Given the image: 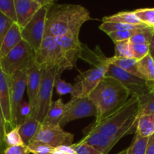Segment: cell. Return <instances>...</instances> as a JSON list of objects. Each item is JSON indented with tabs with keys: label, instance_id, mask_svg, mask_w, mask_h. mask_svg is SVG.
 Here are the masks:
<instances>
[{
	"label": "cell",
	"instance_id": "6da1fadb",
	"mask_svg": "<svg viewBox=\"0 0 154 154\" xmlns=\"http://www.w3.org/2000/svg\"><path fill=\"white\" fill-rule=\"evenodd\" d=\"M90 20V11L84 6L53 4L46 16L45 35L57 38L69 32L79 33L83 24Z\"/></svg>",
	"mask_w": 154,
	"mask_h": 154
},
{
	"label": "cell",
	"instance_id": "7a4b0ae2",
	"mask_svg": "<svg viewBox=\"0 0 154 154\" xmlns=\"http://www.w3.org/2000/svg\"><path fill=\"white\" fill-rule=\"evenodd\" d=\"M129 96V91L120 81L113 78L104 77L88 96L97 109L96 121L122 106Z\"/></svg>",
	"mask_w": 154,
	"mask_h": 154
},
{
	"label": "cell",
	"instance_id": "3957f363",
	"mask_svg": "<svg viewBox=\"0 0 154 154\" xmlns=\"http://www.w3.org/2000/svg\"><path fill=\"white\" fill-rule=\"evenodd\" d=\"M139 114V99L137 96H131L122 106L104 118L93 121L84 129L83 132L84 135L90 132H97L106 136H112Z\"/></svg>",
	"mask_w": 154,
	"mask_h": 154
},
{
	"label": "cell",
	"instance_id": "277c9868",
	"mask_svg": "<svg viewBox=\"0 0 154 154\" xmlns=\"http://www.w3.org/2000/svg\"><path fill=\"white\" fill-rule=\"evenodd\" d=\"M35 63L42 70L57 68L60 73L72 69L63 55L56 37L45 35L38 49L35 52Z\"/></svg>",
	"mask_w": 154,
	"mask_h": 154
},
{
	"label": "cell",
	"instance_id": "5b68a950",
	"mask_svg": "<svg viewBox=\"0 0 154 154\" xmlns=\"http://www.w3.org/2000/svg\"><path fill=\"white\" fill-rule=\"evenodd\" d=\"M34 64L35 51L23 40L0 59L2 69L10 78L27 72Z\"/></svg>",
	"mask_w": 154,
	"mask_h": 154
},
{
	"label": "cell",
	"instance_id": "8992f818",
	"mask_svg": "<svg viewBox=\"0 0 154 154\" xmlns=\"http://www.w3.org/2000/svg\"><path fill=\"white\" fill-rule=\"evenodd\" d=\"M141 114V113H140ZM134 117L128 124H126L122 129H120L117 134L112 136H106L97 132H90L84 135V137L79 141L81 143L87 144L92 146L96 150L100 151L103 154H108L111 149L114 147L116 144L126 135L135 133L137 128L138 117Z\"/></svg>",
	"mask_w": 154,
	"mask_h": 154
},
{
	"label": "cell",
	"instance_id": "52a82bcc",
	"mask_svg": "<svg viewBox=\"0 0 154 154\" xmlns=\"http://www.w3.org/2000/svg\"><path fill=\"white\" fill-rule=\"evenodd\" d=\"M58 72H60V71L56 67L48 70H42L40 89H39L35 108L32 115V117L41 123L43 122L53 102L52 97L54 89V83H55L56 76Z\"/></svg>",
	"mask_w": 154,
	"mask_h": 154
},
{
	"label": "cell",
	"instance_id": "ba28073f",
	"mask_svg": "<svg viewBox=\"0 0 154 154\" xmlns=\"http://www.w3.org/2000/svg\"><path fill=\"white\" fill-rule=\"evenodd\" d=\"M50 6H42L28 23L21 29L22 40L28 44L35 52L38 49L45 35L46 16Z\"/></svg>",
	"mask_w": 154,
	"mask_h": 154
},
{
	"label": "cell",
	"instance_id": "9c48e42d",
	"mask_svg": "<svg viewBox=\"0 0 154 154\" xmlns=\"http://www.w3.org/2000/svg\"><path fill=\"white\" fill-rule=\"evenodd\" d=\"M105 77L113 78L120 81L127 88L130 96L140 97L151 91L148 82L145 80L132 75L112 64H108L107 66Z\"/></svg>",
	"mask_w": 154,
	"mask_h": 154
},
{
	"label": "cell",
	"instance_id": "30bf717a",
	"mask_svg": "<svg viewBox=\"0 0 154 154\" xmlns=\"http://www.w3.org/2000/svg\"><path fill=\"white\" fill-rule=\"evenodd\" d=\"M106 67H93L86 72H81L73 85L72 98L88 97L92 91L96 88L102 78L105 77Z\"/></svg>",
	"mask_w": 154,
	"mask_h": 154
},
{
	"label": "cell",
	"instance_id": "8fae6325",
	"mask_svg": "<svg viewBox=\"0 0 154 154\" xmlns=\"http://www.w3.org/2000/svg\"><path fill=\"white\" fill-rule=\"evenodd\" d=\"M65 107L64 117L60 123L62 128L75 120L97 115L96 107L89 97L72 98L69 102L65 104Z\"/></svg>",
	"mask_w": 154,
	"mask_h": 154
},
{
	"label": "cell",
	"instance_id": "7c38bea8",
	"mask_svg": "<svg viewBox=\"0 0 154 154\" xmlns=\"http://www.w3.org/2000/svg\"><path fill=\"white\" fill-rule=\"evenodd\" d=\"M32 141H41L56 148L62 145H72L74 135L63 130L60 125L53 126L41 123Z\"/></svg>",
	"mask_w": 154,
	"mask_h": 154
},
{
	"label": "cell",
	"instance_id": "4fadbf2b",
	"mask_svg": "<svg viewBox=\"0 0 154 154\" xmlns=\"http://www.w3.org/2000/svg\"><path fill=\"white\" fill-rule=\"evenodd\" d=\"M27 72H22L11 80L10 93V111H11V129L15 127V118L18 108L23 102L24 93L26 90ZM10 129V130H11Z\"/></svg>",
	"mask_w": 154,
	"mask_h": 154
},
{
	"label": "cell",
	"instance_id": "5bb4252c",
	"mask_svg": "<svg viewBox=\"0 0 154 154\" xmlns=\"http://www.w3.org/2000/svg\"><path fill=\"white\" fill-rule=\"evenodd\" d=\"M63 55L73 69L80 58L82 43L80 42L79 33L69 32L57 37Z\"/></svg>",
	"mask_w": 154,
	"mask_h": 154
},
{
	"label": "cell",
	"instance_id": "9a60e30c",
	"mask_svg": "<svg viewBox=\"0 0 154 154\" xmlns=\"http://www.w3.org/2000/svg\"><path fill=\"white\" fill-rule=\"evenodd\" d=\"M16 23L20 29L23 28L35 14L42 7L38 2L33 0H14Z\"/></svg>",
	"mask_w": 154,
	"mask_h": 154
},
{
	"label": "cell",
	"instance_id": "2e32d148",
	"mask_svg": "<svg viewBox=\"0 0 154 154\" xmlns=\"http://www.w3.org/2000/svg\"><path fill=\"white\" fill-rule=\"evenodd\" d=\"M42 75V70L35 65V63L27 71L26 90L29 99L28 102L32 108V117L35 108L37 96L41 86Z\"/></svg>",
	"mask_w": 154,
	"mask_h": 154
},
{
	"label": "cell",
	"instance_id": "e0dca14e",
	"mask_svg": "<svg viewBox=\"0 0 154 154\" xmlns=\"http://www.w3.org/2000/svg\"><path fill=\"white\" fill-rule=\"evenodd\" d=\"M11 80L5 73L0 66V102L5 120L7 132L11 129L10 93Z\"/></svg>",
	"mask_w": 154,
	"mask_h": 154
},
{
	"label": "cell",
	"instance_id": "ac0fdd59",
	"mask_svg": "<svg viewBox=\"0 0 154 154\" xmlns=\"http://www.w3.org/2000/svg\"><path fill=\"white\" fill-rule=\"evenodd\" d=\"M21 29L17 23H14L6 32L0 45V59L10 52L22 41Z\"/></svg>",
	"mask_w": 154,
	"mask_h": 154
},
{
	"label": "cell",
	"instance_id": "d6986e66",
	"mask_svg": "<svg viewBox=\"0 0 154 154\" xmlns=\"http://www.w3.org/2000/svg\"><path fill=\"white\" fill-rule=\"evenodd\" d=\"M80 59H82V60L90 63V65L93 66V67L103 66V67L107 68V66H108L106 63L107 57L104 55L99 47H97L95 51H92L89 49L87 45L82 43Z\"/></svg>",
	"mask_w": 154,
	"mask_h": 154
},
{
	"label": "cell",
	"instance_id": "ffe728a7",
	"mask_svg": "<svg viewBox=\"0 0 154 154\" xmlns=\"http://www.w3.org/2000/svg\"><path fill=\"white\" fill-rule=\"evenodd\" d=\"M66 111L65 104L63 103V99H59L55 102H52L48 114L45 116L42 124L45 125H60V122L63 120Z\"/></svg>",
	"mask_w": 154,
	"mask_h": 154
},
{
	"label": "cell",
	"instance_id": "44dd1931",
	"mask_svg": "<svg viewBox=\"0 0 154 154\" xmlns=\"http://www.w3.org/2000/svg\"><path fill=\"white\" fill-rule=\"evenodd\" d=\"M41 123L33 117H30L25 122L18 126L19 133L20 135L23 142L25 145H28L32 141L33 138L37 133Z\"/></svg>",
	"mask_w": 154,
	"mask_h": 154
},
{
	"label": "cell",
	"instance_id": "7402d4cb",
	"mask_svg": "<svg viewBox=\"0 0 154 154\" xmlns=\"http://www.w3.org/2000/svg\"><path fill=\"white\" fill-rule=\"evenodd\" d=\"M137 60L133 58H126V57H107L106 63L107 64H112L116 66L117 67L135 75L138 78H141L138 69H137ZM142 79V78H141Z\"/></svg>",
	"mask_w": 154,
	"mask_h": 154
},
{
	"label": "cell",
	"instance_id": "603a6c76",
	"mask_svg": "<svg viewBox=\"0 0 154 154\" xmlns=\"http://www.w3.org/2000/svg\"><path fill=\"white\" fill-rule=\"evenodd\" d=\"M135 133L145 138H149L153 135L154 134V115L140 114Z\"/></svg>",
	"mask_w": 154,
	"mask_h": 154
},
{
	"label": "cell",
	"instance_id": "cb8c5ba5",
	"mask_svg": "<svg viewBox=\"0 0 154 154\" xmlns=\"http://www.w3.org/2000/svg\"><path fill=\"white\" fill-rule=\"evenodd\" d=\"M137 69L142 79L154 82V60L150 54L137 62Z\"/></svg>",
	"mask_w": 154,
	"mask_h": 154
},
{
	"label": "cell",
	"instance_id": "d4e9b609",
	"mask_svg": "<svg viewBox=\"0 0 154 154\" xmlns=\"http://www.w3.org/2000/svg\"><path fill=\"white\" fill-rule=\"evenodd\" d=\"M148 26L144 23L141 24H128L121 23H111V22H102L99 26V29L107 35L111 32L117 31H123V30H134L139 29L146 28Z\"/></svg>",
	"mask_w": 154,
	"mask_h": 154
},
{
	"label": "cell",
	"instance_id": "484cf974",
	"mask_svg": "<svg viewBox=\"0 0 154 154\" xmlns=\"http://www.w3.org/2000/svg\"><path fill=\"white\" fill-rule=\"evenodd\" d=\"M103 22L121 23L128 24H141L142 23L138 20L134 11H121L115 14L106 16L102 19Z\"/></svg>",
	"mask_w": 154,
	"mask_h": 154
},
{
	"label": "cell",
	"instance_id": "4316f807",
	"mask_svg": "<svg viewBox=\"0 0 154 154\" xmlns=\"http://www.w3.org/2000/svg\"><path fill=\"white\" fill-rule=\"evenodd\" d=\"M138 98L140 103V113L154 115V92L151 90Z\"/></svg>",
	"mask_w": 154,
	"mask_h": 154
},
{
	"label": "cell",
	"instance_id": "83f0119b",
	"mask_svg": "<svg viewBox=\"0 0 154 154\" xmlns=\"http://www.w3.org/2000/svg\"><path fill=\"white\" fill-rule=\"evenodd\" d=\"M131 145L128 147L127 154H145L148 138L141 137L137 133H135Z\"/></svg>",
	"mask_w": 154,
	"mask_h": 154
},
{
	"label": "cell",
	"instance_id": "f1b7e54d",
	"mask_svg": "<svg viewBox=\"0 0 154 154\" xmlns=\"http://www.w3.org/2000/svg\"><path fill=\"white\" fill-rule=\"evenodd\" d=\"M154 31L153 27L147 26L143 29L140 32L134 35L130 39L129 42L131 44L134 45H148L151 40L153 32Z\"/></svg>",
	"mask_w": 154,
	"mask_h": 154
},
{
	"label": "cell",
	"instance_id": "f546056e",
	"mask_svg": "<svg viewBox=\"0 0 154 154\" xmlns=\"http://www.w3.org/2000/svg\"><path fill=\"white\" fill-rule=\"evenodd\" d=\"M140 21L150 27H154V8H139L134 11Z\"/></svg>",
	"mask_w": 154,
	"mask_h": 154
},
{
	"label": "cell",
	"instance_id": "4dcf8cb0",
	"mask_svg": "<svg viewBox=\"0 0 154 154\" xmlns=\"http://www.w3.org/2000/svg\"><path fill=\"white\" fill-rule=\"evenodd\" d=\"M30 117H32L31 106L29 102L23 100L17 113L16 118H15V126H19Z\"/></svg>",
	"mask_w": 154,
	"mask_h": 154
},
{
	"label": "cell",
	"instance_id": "1f68e13d",
	"mask_svg": "<svg viewBox=\"0 0 154 154\" xmlns=\"http://www.w3.org/2000/svg\"><path fill=\"white\" fill-rule=\"evenodd\" d=\"M23 144H24L19 133L18 126H15L14 128L6 132L5 135V148L7 147H9V146H17L23 145Z\"/></svg>",
	"mask_w": 154,
	"mask_h": 154
},
{
	"label": "cell",
	"instance_id": "d6a6232c",
	"mask_svg": "<svg viewBox=\"0 0 154 154\" xmlns=\"http://www.w3.org/2000/svg\"><path fill=\"white\" fill-rule=\"evenodd\" d=\"M27 147L29 153L32 154H51L54 150L48 144L38 141H32Z\"/></svg>",
	"mask_w": 154,
	"mask_h": 154
},
{
	"label": "cell",
	"instance_id": "836d02e7",
	"mask_svg": "<svg viewBox=\"0 0 154 154\" xmlns=\"http://www.w3.org/2000/svg\"><path fill=\"white\" fill-rule=\"evenodd\" d=\"M54 88L57 90V94L60 96H64L66 94H72L73 91V85L61 78V73L58 72L56 76Z\"/></svg>",
	"mask_w": 154,
	"mask_h": 154
},
{
	"label": "cell",
	"instance_id": "e575fe53",
	"mask_svg": "<svg viewBox=\"0 0 154 154\" xmlns=\"http://www.w3.org/2000/svg\"><path fill=\"white\" fill-rule=\"evenodd\" d=\"M130 45L131 43L129 40L115 42L114 43V45H115V54H114V57L132 58Z\"/></svg>",
	"mask_w": 154,
	"mask_h": 154
},
{
	"label": "cell",
	"instance_id": "d590c367",
	"mask_svg": "<svg viewBox=\"0 0 154 154\" xmlns=\"http://www.w3.org/2000/svg\"><path fill=\"white\" fill-rule=\"evenodd\" d=\"M144 29V28H143ZM143 29L134 30H123V31H117L114 32H111L108 34V35L111 38V40L114 42V43L117 42H121V41L129 40L132 36L137 32L142 30Z\"/></svg>",
	"mask_w": 154,
	"mask_h": 154
},
{
	"label": "cell",
	"instance_id": "8d00e7d4",
	"mask_svg": "<svg viewBox=\"0 0 154 154\" xmlns=\"http://www.w3.org/2000/svg\"><path fill=\"white\" fill-rule=\"evenodd\" d=\"M0 11L8 17L14 22L16 23L17 20L14 0H0Z\"/></svg>",
	"mask_w": 154,
	"mask_h": 154
},
{
	"label": "cell",
	"instance_id": "74e56055",
	"mask_svg": "<svg viewBox=\"0 0 154 154\" xmlns=\"http://www.w3.org/2000/svg\"><path fill=\"white\" fill-rule=\"evenodd\" d=\"M131 51L132 54V58L137 61L144 58V57L149 54V45H130Z\"/></svg>",
	"mask_w": 154,
	"mask_h": 154
},
{
	"label": "cell",
	"instance_id": "f35d334b",
	"mask_svg": "<svg viewBox=\"0 0 154 154\" xmlns=\"http://www.w3.org/2000/svg\"><path fill=\"white\" fill-rule=\"evenodd\" d=\"M71 146L75 150V154H103L92 146L79 141L76 144H72Z\"/></svg>",
	"mask_w": 154,
	"mask_h": 154
},
{
	"label": "cell",
	"instance_id": "ab89813d",
	"mask_svg": "<svg viewBox=\"0 0 154 154\" xmlns=\"http://www.w3.org/2000/svg\"><path fill=\"white\" fill-rule=\"evenodd\" d=\"M14 23V22L11 20L8 17L0 11V45H1L3 38L5 35L6 32L8 31Z\"/></svg>",
	"mask_w": 154,
	"mask_h": 154
},
{
	"label": "cell",
	"instance_id": "60d3db41",
	"mask_svg": "<svg viewBox=\"0 0 154 154\" xmlns=\"http://www.w3.org/2000/svg\"><path fill=\"white\" fill-rule=\"evenodd\" d=\"M7 132L4 114H3L1 102H0V153H2L5 149V135Z\"/></svg>",
	"mask_w": 154,
	"mask_h": 154
},
{
	"label": "cell",
	"instance_id": "b9f144b4",
	"mask_svg": "<svg viewBox=\"0 0 154 154\" xmlns=\"http://www.w3.org/2000/svg\"><path fill=\"white\" fill-rule=\"evenodd\" d=\"M28 147L25 144L17 146H9L4 150L2 154H29Z\"/></svg>",
	"mask_w": 154,
	"mask_h": 154
},
{
	"label": "cell",
	"instance_id": "7bdbcfd3",
	"mask_svg": "<svg viewBox=\"0 0 154 154\" xmlns=\"http://www.w3.org/2000/svg\"><path fill=\"white\" fill-rule=\"evenodd\" d=\"M145 154H154V134L148 138Z\"/></svg>",
	"mask_w": 154,
	"mask_h": 154
},
{
	"label": "cell",
	"instance_id": "ee69618b",
	"mask_svg": "<svg viewBox=\"0 0 154 154\" xmlns=\"http://www.w3.org/2000/svg\"><path fill=\"white\" fill-rule=\"evenodd\" d=\"M56 149L63 153L75 154V150H74V148L71 145L59 146V147H56Z\"/></svg>",
	"mask_w": 154,
	"mask_h": 154
},
{
	"label": "cell",
	"instance_id": "f6af8a7d",
	"mask_svg": "<svg viewBox=\"0 0 154 154\" xmlns=\"http://www.w3.org/2000/svg\"><path fill=\"white\" fill-rule=\"evenodd\" d=\"M149 54L152 57L154 60V31L152 35L151 40H150V44H149Z\"/></svg>",
	"mask_w": 154,
	"mask_h": 154
},
{
	"label": "cell",
	"instance_id": "bcb514c9",
	"mask_svg": "<svg viewBox=\"0 0 154 154\" xmlns=\"http://www.w3.org/2000/svg\"><path fill=\"white\" fill-rule=\"evenodd\" d=\"M33 1L38 2V3H40L42 6L45 5H51L54 4L52 1L51 0H33Z\"/></svg>",
	"mask_w": 154,
	"mask_h": 154
},
{
	"label": "cell",
	"instance_id": "7dc6e473",
	"mask_svg": "<svg viewBox=\"0 0 154 154\" xmlns=\"http://www.w3.org/2000/svg\"><path fill=\"white\" fill-rule=\"evenodd\" d=\"M51 154H63V153H61V152L59 151L58 150H57L56 148H54V150H53L52 153H51Z\"/></svg>",
	"mask_w": 154,
	"mask_h": 154
},
{
	"label": "cell",
	"instance_id": "c3c4849f",
	"mask_svg": "<svg viewBox=\"0 0 154 154\" xmlns=\"http://www.w3.org/2000/svg\"><path fill=\"white\" fill-rule=\"evenodd\" d=\"M127 153H128V147L127 148L124 149V150H123L121 152H120V153L117 154H127Z\"/></svg>",
	"mask_w": 154,
	"mask_h": 154
},
{
	"label": "cell",
	"instance_id": "681fc988",
	"mask_svg": "<svg viewBox=\"0 0 154 154\" xmlns=\"http://www.w3.org/2000/svg\"><path fill=\"white\" fill-rule=\"evenodd\" d=\"M149 85H150V88H152V87H154V82H148Z\"/></svg>",
	"mask_w": 154,
	"mask_h": 154
},
{
	"label": "cell",
	"instance_id": "f907efd6",
	"mask_svg": "<svg viewBox=\"0 0 154 154\" xmlns=\"http://www.w3.org/2000/svg\"><path fill=\"white\" fill-rule=\"evenodd\" d=\"M151 90H152V91H153V92H154V87H152V88H151Z\"/></svg>",
	"mask_w": 154,
	"mask_h": 154
},
{
	"label": "cell",
	"instance_id": "816d5d0a",
	"mask_svg": "<svg viewBox=\"0 0 154 154\" xmlns=\"http://www.w3.org/2000/svg\"><path fill=\"white\" fill-rule=\"evenodd\" d=\"M51 1H52V2H54H54H55V1H56V0H51Z\"/></svg>",
	"mask_w": 154,
	"mask_h": 154
},
{
	"label": "cell",
	"instance_id": "f5cc1de1",
	"mask_svg": "<svg viewBox=\"0 0 154 154\" xmlns=\"http://www.w3.org/2000/svg\"><path fill=\"white\" fill-rule=\"evenodd\" d=\"M63 154H67V153H63Z\"/></svg>",
	"mask_w": 154,
	"mask_h": 154
},
{
	"label": "cell",
	"instance_id": "db71d44e",
	"mask_svg": "<svg viewBox=\"0 0 154 154\" xmlns=\"http://www.w3.org/2000/svg\"><path fill=\"white\" fill-rule=\"evenodd\" d=\"M153 28H154V27H153Z\"/></svg>",
	"mask_w": 154,
	"mask_h": 154
}]
</instances>
